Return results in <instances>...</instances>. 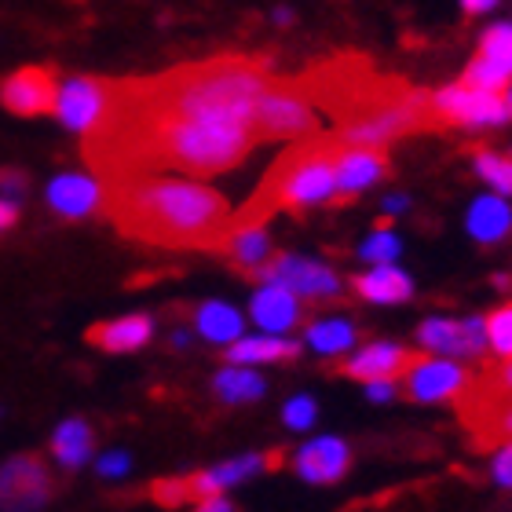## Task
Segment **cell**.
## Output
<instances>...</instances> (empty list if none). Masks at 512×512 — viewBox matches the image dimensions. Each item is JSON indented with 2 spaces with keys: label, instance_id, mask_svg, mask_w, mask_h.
I'll return each mask as SVG.
<instances>
[{
  "label": "cell",
  "instance_id": "6da1fadb",
  "mask_svg": "<svg viewBox=\"0 0 512 512\" xmlns=\"http://www.w3.org/2000/svg\"><path fill=\"white\" fill-rule=\"evenodd\" d=\"M103 213L125 235L165 249H220L231 231L224 194L194 180L128 172L103 176Z\"/></svg>",
  "mask_w": 512,
  "mask_h": 512
},
{
  "label": "cell",
  "instance_id": "7a4b0ae2",
  "mask_svg": "<svg viewBox=\"0 0 512 512\" xmlns=\"http://www.w3.org/2000/svg\"><path fill=\"white\" fill-rule=\"evenodd\" d=\"M333 150H337V139H300L297 147L286 150L275 161V169L264 176L249 209L238 216V224H264L267 216L282 213V209L304 213V209H315V205L337 198Z\"/></svg>",
  "mask_w": 512,
  "mask_h": 512
},
{
  "label": "cell",
  "instance_id": "3957f363",
  "mask_svg": "<svg viewBox=\"0 0 512 512\" xmlns=\"http://www.w3.org/2000/svg\"><path fill=\"white\" fill-rule=\"evenodd\" d=\"M256 139H308L315 132V103L300 81H267L256 99Z\"/></svg>",
  "mask_w": 512,
  "mask_h": 512
},
{
  "label": "cell",
  "instance_id": "277c9868",
  "mask_svg": "<svg viewBox=\"0 0 512 512\" xmlns=\"http://www.w3.org/2000/svg\"><path fill=\"white\" fill-rule=\"evenodd\" d=\"M432 125L436 128H491L509 121V96L505 92H483L465 81L450 88H439L436 96H428Z\"/></svg>",
  "mask_w": 512,
  "mask_h": 512
},
{
  "label": "cell",
  "instance_id": "5b68a950",
  "mask_svg": "<svg viewBox=\"0 0 512 512\" xmlns=\"http://www.w3.org/2000/svg\"><path fill=\"white\" fill-rule=\"evenodd\" d=\"M55 498L48 465L33 454H19L0 465V512H37Z\"/></svg>",
  "mask_w": 512,
  "mask_h": 512
},
{
  "label": "cell",
  "instance_id": "8992f818",
  "mask_svg": "<svg viewBox=\"0 0 512 512\" xmlns=\"http://www.w3.org/2000/svg\"><path fill=\"white\" fill-rule=\"evenodd\" d=\"M110 99H114V81H103V77H70L55 92L52 114H59V121L66 128L88 136L92 128H99V121L107 118Z\"/></svg>",
  "mask_w": 512,
  "mask_h": 512
},
{
  "label": "cell",
  "instance_id": "52a82bcc",
  "mask_svg": "<svg viewBox=\"0 0 512 512\" xmlns=\"http://www.w3.org/2000/svg\"><path fill=\"white\" fill-rule=\"evenodd\" d=\"M249 275L260 278V282H278V286L293 289L304 300H341L344 289L337 271H330L326 264H315V260H304V256H278V260H267Z\"/></svg>",
  "mask_w": 512,
  "mask_h": 512
},
{
  "label": "cell",
  "instance_id": "ba28073f",
  "mask_svg": "<svg viewBox=\"0 0 512 512\" xmlns=\"http://www.w3.org/2000/svg\"><path fill=\"white\" fill-rule=\"evenodd\" d=\"M406 395L414 403H443V399H458L472 384L469 370L458 366L454 359H428L417 352V359L406 366Z\"/></svg>",
  "mask_w": 512,
  "mask_h": 512
},
{
  "label": "cell",
  "instance_id": "9c48e42d",
  "mask_svg": "<svg viewBox=\"0 0 512 512\" xmlns=\"http://www.w3.org/2000/svg\"><path fill=\"white\" fill-rule=\"evenodd\" d=\"M59 77L48 66H22L0 81V103L19 118H41L55 110Z\"/></svg>",
  "mask_w": 512,
  "mask_h": 512
},
{
  "label": "cell",
  "instance_id": "30bf717a",
  "mask_svg": "<svg viewBox=\"0 0 512 512\" xmlns=\"http://www.w3.org/2000/svg\"><path fill=\"white\" fill-rule=\"evenodd\" d=\"M388 172H392V165L381 154V147H352V143L337 139V150H333V187H337V198H355V194L370 191Z\"/></svg>",
  "mask_w": 512,
  "mask_h": 512
},
{
  "label": "cell",
  "instance_id": "8fae6325",
  "mask_svg": "<svg viewBox=\"0 0 512 512\" xmlns=\"http://www.w3.org/2000/svg\"><path fill=\"white\" fill-rule=\"evenodd\" d=\"M417 341L428 352L447 359H480L483 355V319H425L417 330Z\"/></svg>",
  "mask_w": 512,
  "mask_h": 512
},
{
  "label": "cell",
  "instance_id": "7c38bea8",
  "mask_svg": "<svg viewBox=\"0 0 512 512\" xmlns=\"http://www.w3.org/2000/svg\"><path fill=\"white\" fill-rule=\"evenodd\" d=\"M293 469L308 483H341L352 469V447L337 436H319L293 454Z\"/></svg>",
  "mask_w": 512,
  "mask_h": 512
},
{
  "label": "cell",
  "instance_id": "4fadbf2b",
  "mask_svg": "<svg viewBox=\"0 0 512 512\" xmlns=\"http://www.w3.org/2000/svg\"><path fill=\"white\" fill-rule=\"evenodd\" d=\"M48 205L52 213H59L63 220H85L92 213H103V180H92V176H81V172H66V176H55L48 183Z\"/></svg>",
  "mask_w": 512,
  "mask_h": 512
},
{
  "label": "cell",
  "instance_id": "5bb4252c",
  "mask_svg": "<svg viewBox=\"0 0 512 512\" xmlns=\"http://www.w3.org/2000/svg\"><path fill=\"white\" fill-rule=\"evenodd\" d=\"M249 315H253V322L264 333L282 337V333L297 330L304 311H300V297L293 289L278 286V282H264L253 293V300H249Z\"/></svg>",
  "mask_w": 512,
  "mask_h": 512
},
{
  "label": "cell",
  "instance_id": "9a60e30c",
  "mask_svg": "<svg viewBox=\"0 0 512 512\" xmlns=\"http://www.w3.org/2000/svg\"><path fill=\"white\" fill-rule=\"evenodd\" d=\"M417 352L410 348H399V344H370L359 355H352L348 363L341 366L344 377H355V381H399L406 374V366L414 363Z\"/></svg>",
  "mask_w": 512,
  "mask_h": 512
},
{
  "label": "cell",
  "instance_id": "2e32d148",
  "mask_svg": "<svg viewBox=\"0 0 512 512\" xmlns=\"http://www.w3.org/2000/svg\"><path fill=\"white\" fill-rule=\"evenodd\" d=\"M154 337V319L150 315H125L114 322H96L88 330V341L103 348V352H139L143 344H150Z\"/></svg>",
  "mask_w": 512,
  "mask_h": 512
},
{
  "label": "cell",
  "instance_id": "e0dca14e",
  "mask_svg": "<svg viewBox=\"0 0 512 512\" xmlns=\"http://www.w3.org/2000/svg\"><path fill=\"white\" fill-rule=\"evenodd\" d=\"M300 359V341L275 337V333H260V337H238L227 348V363L231 366H256V363H293Z\"/></svg>",
  "mask_w": 512,
  "mask_h": 512
},
{
  "label": "cell",
  "instance_id": "ac0fdd59",
  "mask_svg": "<svg viewBox=\"0 0 512 512\" xmlns=\"http://www.w3.org/2000/svg\"><path fill=\"white\" fill-rule=\"evenodd\" d=\"M352 286L370 304H406L414 297V278L399 271L395 264H377L374 271L352 278Z\"/></svg>",
  "mask_w": 512,
  "mask_h": 512
},
{
  "label": "cell",
  "instance_id": "d6986e66",
  "mask_svg": "<svg viewBox=\"0 0 512 512\" xmlns=\"http://www.w3.org/2000/svg\"><path fill=\"white\" fill-rule=\"evenodd\" d=\"M509 224H512V213L502 194L476 198V205L469 209V231L480 246H498V242L509 235Z\"/></svg>",
  "mask_w": 512,
  "mask_h": 512
},
{
  "label": "cell",
  "instance_id": "ffe728a7",
  "mask_svg": "<svg viewBox=\"0 0 512 512\" xmlns=\"http://www.w3.org/2000/svg\"><path fill=\"white\" fill-rule=\"evenodd\" d=\"M92 443H96V436H92V425H88L85 417H70V421H63V425L55 428L52 436V454L55 461L63 465V469H81L88 458H92Z\"/></svg>",
  "mask_w": 512,
  "mask_h": 512
},
{
  "label": "cell",
  "instance_id": "44dd1931",
  "mask_svg": "<svg viewBox=\"0 0 512 512\" xmlns=\"http://www.w3.org/2000/svg\"><path fill=\"white\" fill-rule=\"evenodd\" d=\"M194 326H198V333H202L209 344H231V341L242 337L246 319H242V311L231 308V304H224V300H209V304L198 308Z\"/></svg>",
  "mask_w": 512,
  "mask_h": 512
},
{
  "label": "cell",
  "instance_id": "7402d4cb",
  "mask_svg": "<svg viewBox=\"0 0 512 512\" xmlns=\"http://www.w3.org/2000/svg\"><path fill=\"white\" fill-rule=\"evenodd\" d=\"M220 249H224L235 264L256 271V267L267 264V256H271V238H267L264 224H238L227 231L224 246Z\"/></svg>",
  "mask_w": 512,
  "mask_h": 512
},
{
  "label": "cell",
  "instance_id": "603a6c76",
  "mask_svg": "<svg viewBox=\"0 0 512 512\" xmlns=\"http://www.w3.org/2000/svg\"><path fill=\"white\" fill-rule=\"evenodd\" d=\"M213 392L220 403L238 406V403H256L267 392V384L260 381V374H253L246 366H227L224 374H216Z\"/></svg>",
  "mask_w": 512,
  "mask_h": 512
},
{
  "label": "cell",
  "instance_id": "cb8c5ba5",
  "mask_svg": "<svg viewBox=\"0 0 512 512\" xmlns=\"http://www.w3.org/2000/svg\"><path fill=\"white\" fill-rule=\"evenodd\" d=\"M355 341H359V330H355L348 319H322L308 326V344L319 355H341V352H348Z\"/></svg>",
  "mask_w": 512,
  "mask_h": 512
},
{
  "label": "cell",
  "instance_id": "d4e9b609",
  "mask_svg": "<svg viewBox=\"0 0 512 512\" xmlns=\"http://www.w3.org/2000/svg\"><path fill=\"white\" fill-rule=\"evenodd\" d=\"M483 341L494 348L498 363H509V352H512V311H509V304H505V308H494L491 315L483 319Z\"/></svg>",
  "mask_w": 512,
  "mask_h": 512
},
{
  "label": "cell",
  "instance_id": "484cf974",
  "mask_svg": "<svg viewBox=\"0 0 512 512\" xmlns=\"http://www.w3.org/2000/svg\"><path fill=\"white\" fill-rule=\"evenodd\" d=\"M476 59L502 66V70H512V30H509V22H498V26H491V30L483 33Z\"/></svg>",
  "mask_w": 512,
  "mask_h": 512
},
{
  "label": "cell",
  "instance_id": "4316f807",
  "mask_svg": "<svg viewBox=\"0 0 512 512\" xmlns=\"http://www.w3.org/2000/svg\"><path fill=\"white\" fill-rule=\"evenodd\" d=\"M476 172H480V180L491 183V187L502 194V198H509V191H512V165H509V158L494 154V150H476Z\"/></svg>",
  "mask_w": 512,
  "mask_h": 512
},
{
  "label": "cell",
  "instance_id": "83f0119b",
  "mask_svg": "<svg viewBox=\"0 0 512 512\" xmlns=\"http://www.w3.org/2000/svg\"><path fill=\"white\" fill-rule=\"evenodd\" d=\"M359 253H363V260H370V264H392L395 256L403 253V242H399V238L388 231V224L381 220V224H377V231L366 238Z\"/></svg>",
  "mask_w": 512,
  "mask_h": 512
},
{
  "label": "cell",
  "instance_id": "f1b7e54d",
  "mask_svg": "<svg viewBox=\"0 0 512 512\" xmlns=\"http://www.w3.org/2000/svg\"><path fill=\"white\" fill-rule=\"evenodd\" d=\"M315 399L311 395H293L286 403V410H282V421H286L289 428H297V432H308L311 425H315Z\"/></svg>",
  "mask_w": 512,
  "mask_h": 512
},
{
  "label": "cell",
  "instance_id": "f546056e",
  "mask_svg": "<svg viewBox=\"0 0 512 512\" xmlns=\"http://www.w3.org/2000/svg\"><path fill=\"white\" fill-rule=\"evenodd\" d=\"M154 502L165 505V509H180V505H187L183 480H161V483H154Z\"/></svg>",
  "mask_w": 512,
  "mask_h": 512
},
{
  "label": "cell",
  "instance_id": "4dcf8cb0",
  "mask_svg": "<svg viewBox=\"0 0 512 512\" xmlns=\"http://www.w3.org/2000/svg\"><path fill=\"white\" fill-rule=\"evenodd\" d=\"M128 465H132V461H128V454L114 450V454H107V458L99 461L96 472L103 476V480H118V476H125V472H128Z\"/></svg>",
  "mask_w": 512,
  "mask_h": 512
},
{
  "label": "cell",
  "instance_id": "1f68e13d",
  "mask_svg": "<svg viewBox=\"0 0 512 512\" xmlns=\"http://www.w3.org/2000/svg\"><path fill=\"white\" fill-rule=\"evenodd\" d=\"M26 176L22 172H15V169H8V172H0V191H4V198H11V202H19L22 194H26Z\"/></svg>",
  "mask_w": 512,
  "mask_h": 512
},
{
  "label": "cell",
  "instance_id": "d6a6232c",
  "mask_svg": "<svg viewBox=\"0 0 512 512\" xmlns=\"http://www.w3.org/2000/svg\"><path fill=\"white\" fill-rule=\"evenodd\" d=\"M512 454H509V447L505 450H498V458H494V480L502 483V487H509L512 483Z\"/></svg>",
  "mask_w": 512,
  "mask_h": 512
},
{
  "label": "cell",
  "instance_id": "836d02e7",
  "mask_svg": "<svg viewBox=\"0 0 512 512\" xmlns=\"http://www.w3.org/2000/svg\"><path fill=\"white\" fill-rule=\"evenodd\" d=\"M366 395H370L374 403H392V399H395V381H370V384H366Z\"/></svg>",
  "mask_w": 512,
  "mask_h": 512
},
{
  "label": "cell",
  "instance_id": "e575fe53",
  "mask_svg": "<svg viewBox=\"0 0 512 512\" xmlns=\"http://www.w3.org/2000/svg\"><path fill=\"white\" fill-rule=\"evenodd\" d=\"M15 224H19V205L11 202V198H0V235L11 231Z\"/></svg>",
  "mask_w": 512,
  "mask_h": 512
},
{
  "label": "cell",
  "instance_id": "d590c367",
  "mask_svg": "<svg viewBox=\"0 0 512 512\" xmlns=\"http://www.w3.org/2000/svg\"><path fill=\"white\" fill-rule=\"evenodd\" d=\"M198 512H235V505L227 502L224 494H216V498H205V502L198 505Z\"/></svg>",
  "mask_w": 512,
  "mask_h": 512
},
{
  "label": "cell",
  "instance_id": "8d00e7d4",
  "mask_svg": "<svg viewBox=\"0 0 512 512\" xmlns=\"http://www.w3.org/2000/svg\"><path fill=\"white\" fill-rule=\"evenodd\" d=\"M498 0H461V8H465V15H483V11H491Z\"/></svg>",
  "mask_w": 512,
  "mask_h": 512
},
{
  "label": "cell",
  "instance_id": "74e56055",
  "mask_svg": "<svg viewBox=\"0 0 512 512\" xmlns=\"http://www.w3.org/2000/svg\"><path fill=\"white\" fill-rule=\"evenodd\" d=\"M384 209H388V213H403L406 198H403V194H392V198H384Z\"/></svg>",
  "mask_w": 512,
  "mask_h": 512
}]
</instances>
